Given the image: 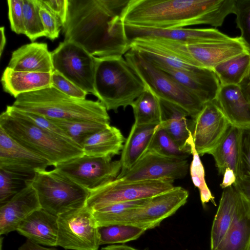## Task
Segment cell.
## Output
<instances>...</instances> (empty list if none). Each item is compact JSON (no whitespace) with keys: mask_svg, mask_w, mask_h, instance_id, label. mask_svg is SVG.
<instances>
[{"mask_svg":"<svg viewBox=\"0 0 250 250\" xmlns=\"http://www.w3.org/2000/svg\"><path fill=\"white\" fill-rule=\"evenodd\" d=\"M125 141L120 130L110 125L87 137L81 147L84 154L112 158L122 151Z\"/></svg>","mask_w":250,"mask_h":250,"instance_id":"26","label":"cell"},{"mask_svg":"<svg viewBox=\"0 0 250 250\" xmlns=\"http://www.w3.org/2000/svg\"><path fill=\"white\" fill-rule=\"evenodd\" d=\"M50 120L62 129L74 142L80 146L89 136L110 125L83 120Z\"/></svg>","mask_w":250,"mask_h":250,"instance_id":"33","label":"cell"},{"mask_svg":"<svg viewBox=\"0 0 250 250\" xmlns=\"http://www.w3.org/2000/svg\"><path fill=\"white\" fill-rule=\"evenodd\" d=\"M51 85L65 95L77 99H85L88 94L55 70L51 74Z\"/></svg>","mask_w":250,"mask_h":250,"instance_id":"41","label":"cell"},{"mask_svg":"<svg viewBox=\"0 0 250 250\" xmlns=\"http://www.w3.org/2000/svg\"><path fill=\"white\" fill-rule=\"evenodd\" d=\"M94 89L107 110L125 108L144 92L146 86L123 56L95 57Z\"/></svg>","mask_w":250,"mask_h":250,"instance_id":"5","label":"cell"},{"mask_svg":"<svg viewBox=\"0 0 250 250\" xmlns=\"http://www.w3.org/2000/svg\"><path fill=\"white\" fill-rule=\"evenodd\" d=\"M58 229V216L41 208L28 216L17 231L36 244L57 246Z\"/></svg>","mask_w":250,"mask_h":250,"instance_id":"20","label":"cell"},{"mask_svg":"<svg viewBox=\"0 0 250 250\" xmlns=\"http://www.w3.org/2000/svg\"><path fill=\"white\" fill-rule=\"evenodd\" d=\"M41 208L37 191L31 183L0 205V234L17 231L28 216Z\"/></svg>","mask_w":250,"mask_h":250,"instance_id":"18","label":"cell"},{"mask_svg":"<svg viewBox=\"0 0 250 250\" xmlns=\"http://www.w3.org/2000/svg\"><path fill=\"white\" fill-rule=\"evenodd\" d=\"M235 4V0H129L121 19L124 24L151 28L217 27L234 14Z\"/></svg>","mask_w":250,"mask_h":250,"instance_id":"2","label":"cell"},{"mask_svg":"<svg viewBox=\"0 0 250 250\" xmlns=\"http://www.w3.org/2000/svg\"><path fill=\"white\" fill-rule=\"evenodd\" d=\"M149 198L115 203L94 211L105 214L118 213L141 206L146 203Z\"/></svg>","mask_w":250,"mask_h":250,"instance_id":"44","label":"cell"},{"mask_svg":"<svg viewBox=\"0 0 250 250\" xmlns=\"http://www.w3.org/2000/svg\"><path fill=\"white\" fill-rule=\"evenodd\" d=\"M39 6V14L43 24L45 37L53 41L59 36L62 28L59 18L51 12L41 0H38Z\"/></svg>","mask_w":250,"mask_h":250,"instance_id":"40","label":"cell"},{"mask_svg":"<svg viewBox=\"0 0 250 250\" xmlns=\"http://www.w3.org/2000/svg\"><path fill=\"white\" fill-rule=\"evenodd\" d=\"M0 57L1 56L2 53L4 50L5 43H6V38L4 32V27L1 26L0 28Z\"/></svg>","mask_w":250,"mask_h":250,"instance_id":"51","label":"cell"},{"mask_svg":"<svg viewBox=\"0 0 250 250\" xmlns=\"http://www.w3.org/2000/svg\"><path fill=\"white\" fill-rule=\"evenodd\" d=\"M7 67L21 71L52 73L51 53L47 44L33 42L23 45L14 51Z\"/></svg>","mask_w":250,"mask_h":250,"instance_id":"21","label":"cell"},{"mask_svg":"<svg viewBox=\"0 0 250 250\" xmlns=\"http://www.w3.org/2000/svg\"><path fill=\"white\" fill-rule=\"evenodd\" d=\"M187 160H181L161 156L146 151L130 169L119 173L117 178L135 182L165 181L172 183L184 178L188 171Z\"/></svg>","mask_w":250,"mask_h":250,"instance_id":"14","label":"cell"},{"mask_svg":"<svg viewBox=\"0 0 250 250\" xmlns=\"http://www.w3.org/2000/svg\"><path fill=\"white\" fill-rule=\"evenodd\" d=\"M121 168L120 160L83 154L58 165L53 169L90 191L115 179Z\"/></svg>","mask_w":250,"mask_h":250,"instance_id":"11","label":"cell"},{"mask_svg":"<svg viewBox=\"0 0 250 250\" xmlns=\"http://www.w3.org/2000/svg\"><path fill=\"white\" fill-rule=\"evenodd\" d=\"M137 125H158L162 122V113L159 98L146 86L144 92L131 105Z\"/></svg>","mask_w":250,"mask_h":250,"instance_id":"30","label":"cell"},{"mask_svg":"<svg viewBox=\"0 0 250 250\" xmlns=\"http://www.w3.org/2000/svg\"><path fill=\"white\" fill-rule=\"evenodd\" d=\"M125 36L129 43L137 38L168 40L185 44H199L225 41L230 37L215 28H178L159 29L124 23Z\"/></svg>","mask_w":250,"mask_h":250,"instance_id":"16","label":"cell"},{"mask_svg":"<svg viewBox=\"0 0 250 250\" xmlns=\"http://www.w3.org/2000/svg\"><path fill=\"white\" fill-rule=\"evenodd\" d=\"M143 39L190 64L212 70L228 60L250 52L240 36L225 41L199 44H185L158 38Z\"/></svg>","mask_w":250,"mask_h":250,"instance_id":"7","label":"cell"},{"mask_svg":"<svg viewBox=\"0 0 250 250\" xmlns=\"http://www.w3.org/2000/svg\"><path fill=\"white\" fill-rule=\"evenodd\" d=\"M188 144L193 156L189 167L190 173L194 185L199 189L201 203L204 206L209 202L216 206L215 198L206 183L204 167L195 148L192 135Z\"/></svg>","mask_w":250,"mask_h":250,"instance_id":"36","label":"cell"},{"mask_svg":"<svg viewBox=\"0 0 250 250\" xmlns=\"http://www.w3.org/2000/svg\"><path fill=\"white\" fill-rule=\"evenodd\" d=\"M212 70L221 85H239L250 70V52L228 60Z\"/></svg>","mask_w":250,"mask_h":250,"instance_id":"31","label":"cell"},{"mask_svg":"<svg viewBox=\"0 0 250 250\" xmlns=\"http://www.w3.org/2000/svg\"><path fill=\"white\" fill-rule=\"evenodd\" d=\"M174 187L165 181L130 182L116 178L89 191L85 206L93 211L115 203L151 198Z\"/></svg>","mask_w":250,"mask_h":250,"instance_id":"10","label":"cell"},{"mask_svg":"<svg viewBox=\"0 0 250 250\" xmlns=\"http://www.w3.org/2000/svg\"><path fill=\"white\" fill-rule=\"evenodd\" d=\"M31 184L42 208L57 216L85 206L89 194V190L54 169L37 172Z\"/></svg>","mask_w":250,"mask_h":250,"instance_id":"9","label":"cell"},{"mask_svg":"<svg viewBox=\"0 0 250 250\" xmlns=\"http://www.w3.org/2000/svg\"><path fill=\"white\" fill-rule=\"evenodd\" d=\"M233 186L250 203V180L237 178Z\"/></svg>","mask_w":250,"mask_h":250,"instance_id":"46","label":"cell"},{"mask_svg":"<svg viewBox=\"0 0 250 250\" xmlns=\"http://www.w3.org/2000/svg\"><path fill=\"white\" fill-rule=\"evenodd\" d=\"M0 126L19 144L54 167L84 154L82 147L73 141L41 128L12 105H7L1 113Z\"/></svg>","mask_w":250,"mask_h":250,"instance_id":"3","label":"cell"},{"mask_svg":"<svg viewBox=\"0 0 250 250\" xmlns=\"http://www.w3.org/2000/svg\"><path fill=\"white\" fill-rule=\"evenodd\" d=\"M188 190L181 187L150 198L143 205L114 214L92 211L98 227L113 225L136 226L146 230L158 227L187 202Z\"/></svg>","mask_w":250,"mask_h":250,"instance_id":"6","label":"cell"},{"mask_svg":"<svg viewBox=\"0 0 250 250\" xmlns=\"http://www.w3.org/2000/svg\"><path fill=\"white\" fill-rule=\"evenodd\" d=\"M124 58L145 86L159 99L181 106L192 119L202 110L204 103L198 98L137 52L130 49Z\"/></svg>","mask_w":250,"mask_h":250,"instance_id":"8","label":"cell"},{"mask_svg":"<svg viewBox=\"0 0 250 250\" xmlns=\"http://www.w3.org/2000/svg\"><path fill=\"white\" fill-rule=\"evenodd\" d=\"M250 240V203L241 195L230 228L214 250H247Z\"/></svg>","mask_w":250,"mask_h":250,"instance_id":"27","label":"cell"},{"mask_svg":"<svg viewBox=\"0 0 250 250\" xmlns=\"http://www.w3.org/2000/svg\"><path fill=\"white\" fill-rule=\"evenodd\" d=\"M18 110L25 118L41 128L72 141L62 129L50 119L35 113Z\"/></svg>","mask_w":250,"mask_h":250,"instance_id":"43","label":"cell"},{"mask_svg":"<svg viewBox=\"0 0 250 250\" xmlns=\"http://www.w3.org/2000/svg\"><path fill=\"white\" fill-rule=\"evenodd\" d=\"M236 178L234 171L229 168H227L223 174L222 182L220 186L223 189L229 187L234 184Z\"/></svg>","mask_w":250,"mask_h":250,"instance_id":"47","label":"cell"},{"mask_svg":"<svg viewBox=\"0 0 250 250\" xmlns=\"http://www.w3.org/2000/svg\"><path fill=\"white\" fill-rule=\"evenodd\" d=\"M8 18L11 30L20 34H25L23 10V0H8Z\"/></svg>","mask_w":250,"mask_h":250,"instance_id":"42","label":"cell"},{"mask_svg":"<svg viewBox=\"0 0 250 250\" xmlns=\"http://www.w3.org/2000/svg\"><path fill=\"white\" fill-rule=\"evenodd\" d=\"M129 0H68L62 26L65 41L80 45L91 55L123 56L130 50L121 14Z\"/></svg>","mask_w":250,"mask_h":250,"instance_id":"1","label":"cell"},{"mask_svg":"<svg viewBox=\"0 0 250 250\" xmlns=\"http://www.w3.org/2000/svg\"><path fill=\"white\" fill-rule=\"evenodd\" d=\"M239 85L246 98L250 102V70Z\"/></svg>","mask_w":250,"mask_h":250,"instance_id":"49","label":"cell"},{"mask_svg":"<svg viewBox=\"0 0 250 250\" xmlns=\"http://www.w3.org/2000/svg\"><path fill=\"white\" fill-rule=\"evenodd\" d=\"M155 66L172 77L203 103L215 100L221 84L213 70L201 68L194 72H188Z\"/></svg>","mask_w":250,"mask_h":250,"instance_id":"19","label":"cell"},{"mask_svg":"<svg viewBox=\"0 0 250 250\" xmlns=\"http://www.w3.org/2000/svg\"><path fill=\"white\" fill-rule=\"evenodd\" d=\"M146 230L136 226L113 225L99 227L100 244H124L139 238Z\"/></svg>","mask_w":250,"mask_h":250,"instance_id":"34","label":"cell"},{"mask_svg":"<svg viewBox=\"0 0 250 250\" xmlns=\"http://www.w3.org/2000/svg\"><path fill=\"white\" fill-rule=\"evenodd\" d=\"M18 250H58L55 248H48L42 247L32 241L27 239L26 242L19 247Z\"/></svg>","mask_w":250,"mask_h":250,"instance_id":"48","label":"cell"},{"mask_svg":"<svg viewBox=\"0 0 250 250\" xmlns=\"http://www.w3.org/2000/svg\"><path fill=\"white\" fill-rule=\"evenodd\" d=\"M241 128L230 124L220 142L210 153L220 175H223L226 168H229L234 171L237 177Z\"/></svg>","mask_w":250,"mask_h":250,"instance_id":"29","label":"cell"},{"mask_svg":"<svg viewBox=\"0 0 250 250\" xmlns=\"http://www.w3.org/2000/svg\"><path fill=\"white\" fill-rule=\"evenodd\" d=\"M23 0L25 35L32 42L41 37H45L44 27L39 14L38 0Z\"/></svg>","mask_w":250,"mask_h":250,"instance_id":"37","label":"cell"},{"mask_svg":"<svg viewBox=\"0 0 250 250\" xmlns=\"http://www.w3.org/2000/svg\"><path fill=\"white\" fill-rule=\"evenodd\" d=\"M35 174L0 168V205L6 203L18 192L31 184Z\"/></svg>","mask_w":250,"mask_h":250,"instance_id":"35","label":"cell"},{"mask_svg":"<svg viewBox=\"0 0 250 250\" xmlns=\"http://www.w3.org/2000/svg\"><path fill=\"white\" fill-rule=\"evenodd\" d=\"M214 101L231 124L250 127V102L239 85H221Z\"/></svg>","mask_w":250,"mask_h":250,"instance_id":"22","label":"cell"},{"mask_svg":"<svg viewBox=\"0 0 250 250\" xmlns=\"http://www.w3.org/2000/svg\"><path fill=\"white\" fill-rule=\"evenodd\" d=\"M100 250H139L126 245H111L103 247Z\"/></svg>","mask_w":250,"mask_h":250,"instance_id":"50","label":"cell"},{"mask_svg":"<svg viewBox=\"0 0 250 250\" xmlns=\"http://www.w3.org/2000/svg\"><path fill=\"white\" fill-rule=\"evenodd\" d=\"M51 53L54 70L95 96V57L75 42L64 40Z\"/></svg>","mask_w":250,"mask_h":250,"instance_id":"12","label":"cell"},{"mask_svg":"<svg viewBox=\"0 0 250 250\" xmlns=\"http://www.w3.org/2000/svg\"><path fill=\"white\" fill-rule=\"evenodd\" d=\"M241 196L233 185L223 189L211 229L210 250L216 249L225 238L232 222Z\"/></svg>","mask_w":250,"mask_h":250,"instance_id":"24","label":"cell"},{"mask_svg":"<svg viewBox=\"0 0 250 250\" xmlns=\"http://www.w3.org/2000/svg\"><path fill=\"white\" fill-rule=\"evenodd\" d=\"M57 246L66 250H98L100 234L92 211L86 206L58 216Z\"/></svg>","mask_w":250,"mask_h":250,"instance_id":"13","label":"cell"},{"mask_svg":"<svg viewBox=\"0 0 250 250\" xmlns=\"http://www.w3.org/2000/svg\"><path fill=\"white\" fill-rule=\"evenodd\" d=\"M51 74L15 71L7 67L2 73L1 83L3 90L16 98L23 93L52 86Z\"/></svg>","mask_w":250,"mask_h":250,"instance_id":"23","label":"cell"},{"mask_svg":"<svg viewBox=\"0 0 250 250\" xmlns=\"http://www.w3.org/2000/svg\"><path fill=\"white\" fill-rule=\"evenodd\" d=\"M43 4L60 20L62 26L65 22L68 7V0H41Z\"/></svg>","mask_w":250,"mask_h":250,"instance_id":"45","label":"cell"},{"mask_svg":"<svg viewBox=\"0 0 250 250\" xmlns=\"http://www.w3.org/2000/svg\"><path fill=\"white\" fill-rule=\"evenodd\" d=\"M237 178L250 180V127L241 128Z\"/></svg>","mask_w":250,"mask_h":250,"instance_id":"39","label":"cell"},{"mask_svg":"<svg viewBox=\"0 0 250 250\" xmlns=\"http://www.w3.org/2000/svg\"><path fill=\"white\" fill-rule=\"evenodd\" d=\"M50 166L47 160L19 144L0 126V168L35 174Z\"/></svg>","mask_w":250,"mask_h":250,"instance_id":"17","label":"cell"},{"mask_svg":"<svg viewBox=\"0 0 250 250\" xmlns=\"http://www.w3.org/2000/svg\"><path fill=\"white\" fill-rule=\"evenodd\" d=\"M162 113V127L179 147L191 151L188 142L191 136L189 128L188 112L181 106L159 99Z\"/></svg>","mask_w":250,"mask_h":250,"instance_id":"25","label":"cell"},{"mask_svg":"<svg viewBox=\"0 0 250 250\" xmlns=\"http://www.w3.org/2000/svg\"><path fill=\"white\" fill-rule=\"evenodd\" d=\"M234 14L240 37L250 51V0H235Z\"/></svg>","mask_w":250,"mask_h":250,"instance_id":"38","label":"cell"},{"mask_svg":"<svg viewBox=\"0 0 250 250\" xmlns=\"http://www.w3.org/2000/svg\"><path fill=\"white\" fill-rule=\"evenodd\" d=\"M247 250H250V240L248 244Z\"/></svg>","mask_w":250,"mask_h":250,"instance_id":"52","label":"cell"},{"mask_svg":"<svg viewBox=\"0 0 250 250\" xmlns=\"http://www.w3.org/2000/svg\"><path fill=\"white\" fill-rule=\"evenodd\" d=\"M230 124L214 101L205 103L198 114L189 122L194 147L198 154H210Z\"/></svg>","mask_w":250,"mask_h":250,"instance_id":"15","label":"cell"},{"mask_svg":"<svg viewBox=\"0 0 250 250\" xmlns=\"http://www.w3.org/2000/svg\"><path fill=\"white\" fill-rule=\"evenodd\" d=\"M12 105L49 119L83 120L110 125L107 110L99 100L73 98L53 86L21 94Z\"/></svg>","mask_w":250,"mask_h":250,"instance_id":"4","label":"cell"},{"mask_svg":"<svg viewBox=\"0 0 250 250\" xmlns=\"http://www.w3.org/2000/svg\"><path fill=\"white\" fill-rule=\"evenodd\" d=\"M147 151L181 160H187L191 155V151L181 148L160 124L156 126Z\"/></svg>","mask_w":250,"mask_h":250,"instance_id":"32","label":"cell"},{"mask_svg":"<svg viewBox=\"0 0 250 250\" xmlns=\"http://www.w3.org/2000/svg\"><path fill=\"white\" fill-rule=\"evenodd\" d=\"M156 125L134 123L121 151L120 173L132 167L147 151Z\"/></svg>","mask_w":250,"mask_h":250,"instance_id":"28","label":"cell"}]
</instances>
